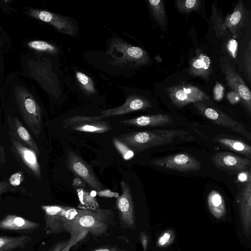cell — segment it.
<instances>
[{
	"label": "cell",
	"instance_id": "6da1fadb",
	"mask_svg": "<svg viewBox=\"0 0 251 251\" xmlns=\"http://www.w3.org/2000/svg\"><path fill=\"white\" fill-rule=\"evenodd\" d=\"M114 217V212L111 209H78L69 241L75 246L83 240L88 234L95 238L104 235Z\"/></svg>",
	"mask_w": 251,
	"mask_h": 251
},
{
	"label": "cell",
	"instance_id": "7a4b0ae2",
	"mask_svg": "<svg viewBox=\"0 0 251 251\" xmlns=\"http://www.w3.org/2000/svg\"><path fill=\"white\" fill-rule=\"evenodd\" d=\"M188 134L183 130L155 129L138 131L120 134L117 137L134 152H140L173 142Z\"/></svg>",
	"mask_w": 251,
	"mask_h": 251
},
{
	"label": "cell",
	"instance_id": "3957f363",
	"mask_svg": "<svg viewBox=\"0 0 251 251\" xmlns=\"http://www.w3.org/2000/svg\"><path fill=\"white\" fill-rule=\"evenodd\" d=\"M106 55L110 58L109 62L111 64L123 67L137 68L149 64L151 61L145 50L118 38L112 39Z\"/></svg>",
	"mask_w": 251,
	"mask_h": 251
},
{
	"label": "cell",
	"instance_id": "277c9868",
	"mask_svg": "<svg viewBox=\"0 0 251 251\" xmlns=\"http://www.w3.org/2000/svg\"><path fill=\"white\" fill-rule=\"evenodd\" d=\"M15 96L25 125L33 135L39 138L42 123V110L40 105L32 95L24 87H17Z\"/></svg>",
	"mask_w": 251,
	"mask_h": 251
},
{
	"label": "cell",
	"instance_id": "5b68a950",
	"mask_svg": "<svg viewBox=\"0 0 251 251\" xmlns=\"http://www.w3.org/2000/svg\"><path fill=\"white\" fill-rule=\"evenodd\" d=\"M166 92L172 103L179 108L191 103L210 100L202 89L189 83H180L171 86L166 88Z\"/></svg>",
	"mask_w": 251,
	"mask_h": 251
},
{
	"label": "cell",
	"instance_id": "8992f818",
	"mask_svg": "<svg viewBox=\"0 0 251 251\" xmlns=\"http://www.w3.org/2000/svg\"><path fill=\"white\" fill-rule=\"evenodd\" d=\"M220 66L225 75L226 85L240 98L247 112L251 115V92L234 66L226 58H220Z\"/></svg>",
	"mask_w": 251,
	"mask_h": 251
},
{
	"label": "cell",
	"instance_id": "52a82bcc",
	"mask_svg": "<svg viewBox=\"0 0 251 251\" xmlns=\"http://www.w3.org/2000/svg\"><path fill=\"white\" fill-rule=\"evenodd\" d=\"M198 112L202 116L214 124L229 128L249 140H251V134L241 123L234 120L220 110L206 105L204 102L194 103Z\"/></svg>",
	"mask_w": 251,
	"mask_h": 251
},
{
	"label": "cell",
	"instance_id": "ba28073f",
	"mask_svg": "<svg viewBox=\"0 0 251 251\" xmlns=\"http://www.w3.org/2000/svg\"><path fill=\"white\" fill-rule=\"evenodd\" d=\"M67 153L66 164L72 173L97 192L104 189L90 166L79 156L70 150Z\"/></svg>",
	"mask_w": 251,
	"mask_h": 251
},
{
	"label": "cell",
	"instance_id": "9c48e42d",
	"mask_svg": "<svg viewBox=\"0 0 251 251\" xmlns=\"http://www.w3.org/2000/svg\"><path fill=\"white\" fill-rule=\"evenodd\" d=\"M41 208L44 213V231L47 234L69 233V226L66 214V206L42 205Z\"/></svg>",
	"mask_w": 251,
	"mask_h": 251
},
{
	"label": "cell",
	"instance_id": "30bf717a",
	"mask_svg": "<svg viewBox=\"0 0 251 251\" xmlns=\"http://www.w3.org/2000/svg\"><path fill=\"white\" fill-rule=\"evenodd\" d=\"M121 186L122 193L116 199L115 205L121 226L125 229H135L136 218L130 189L125 181H121Z\"/></svg>",
	"mask_w": 251,
	"mask_h": 251
},
{
	"label": "cell",
	"instance_id": "8fae6325",
	"mask_svg": "<svg viewBox=\"0 0 251 251\" xmlns=\"http://www.w3.org/2000/svg\"><path fill=\"white\" fill-rule=\"evenodd\" d=\"M151 163L159 167L179 172H188L199 170L201 164L187 153H179L152 160Z\"/></svg>",
	"mask_w": 251,
	"mask_h": 251
},
{
	"label": "cell",
	"instance_id": "7c38bea8",
	"mask_svg": "<svg viewBox=\"0 0 251 251\" xmlns=\"http://www.w3.org/2000/svg\"><path fill=\"white\" fill-rule=\"evenodd\" d=\"M10 140L11 151L22 167L29 175L40 179L42 177L41 168L37 153L12 137Z\"/></svg>",
	"mask_w": 251,
	"mask_h": 251
},
{
	"label": "cell",
	"instance_id": "4fadbf2b",
	"mask_svg": "<svg viewBox=\"0 0 251 251\" xmlns=\"http://www.w3.org/2000/svg\"><path fill=\"white\" fill-rule=\"evenodd\" d=\"M28 15L37 20L52 25L59 32L71 36H74L76 31L73 22L67 17L42 10L30 8Z\"/></svg>",
	"mask_w": 251,
	"mask_h": 251
},
{
	"label": "cell",
	"instance_id": "5bb4252c",
	"mask_svg": "<svg viewBox=\"0 0 251 251\" xmlns=\"http://www.w3.org/2000/svg\"><path fill=\"white\" fill-rule=\"evenodd\" d=\"M152 107L151 102L146 98L137 95H130L121 106L101 111L100 117L103 118L128 114L138 110H146Z\"/></svg>",
	"mask_w": 251,
	"mask_h": 251
},
{
	"label": "cell",
	"instance_id": "9a60e30c",
	"mask_svg": "<svg viewBox=\"0 0 251 251\" xmlns=\"http://www.w3.org/2000/svg\"><path fill=\"white\" fill-rule=\"evenodd\" d=\"M210 160L217 167L233 171L247 170L251 163L248 158L226 151L214 153L211 156Z\"/></svg>",
	"mask_w": 251,
	"mask_h": 251
},
{
	"label": "cell",
	"instance_id": "2e32d148",
	"mask_svg": "<svg viewBox=\"0 0 251 251\" xmlns=\"http://www.w3.org/2000/svg\"><path fill=\"white\" fill-rule=\"evenodd\" d=\"M237 201L243 231L249 237L251 233V176L240 192Z\"/></svg>",
	"mask_w": 251,
	"mask_h": 251
},
{
	"label": "cell",
	"instance_id": "e0dca14e",
	"mask_svg": "<svg viewBox=\"0 0 251 251\" xmlns=\"http://www.w3.org/2000/svg\"><path fill=\"white\" fill-rule=\"evenodd\" d=\"M7 122L11 137L34 151L38 155H40V151L36 142L21 121L17 117L9 115Z\"/></svg>",
	"mask_w": 251,
	"mask_h": 251
},
{
	"label": "cell",
	"instance_id": "ac0fdd59",
	"mask_svg": "<svg viewBox=\"0 0 251 251\" xmlns=\"http://www.w3.org/2000/svg\"><path fill=\"white\" fill-rule=\"evenodd\" d=\"M124 125L139 127H156L169 125L174 123L172 119L167 114H157L143 115L132 119L120 120Z\"/></svg>",
	"mask_w": 251,
	"mask_h": 251
},
{
	"label": "cell",
	"instance_id": "d6986e66",
	"mask_svg": "<svg viewBox=\"0 0 251 251\" xmlns=\"http://www.w3.org/2000/svg\"><path fill=\"white\" fill-rule=\"evenodd\" d=\"M188 74L193 76H199L209 80L212 73V66L210 58L205 53L197 51L196 55L190 61Z\"/></svg>",
	"mask_w": 251,
	"mask_h": 251
},
{
	"label": "cell",
	"instance_id": "ffe728a7",
	"mask_svg": "<svg viewBox=\"0 0 251 251\" xmlns=\"http://www.w3.org/2000/svg\"><path fill=\"white\" fill-rule=\"evenodd\" d=\"M40 227L38 223L13 214L7 215L0 221V229L18 231L36 230Z\"/></svg>",
	"mask_w": 251,
	"mask_h": 251
},
{
	"label": "cell",
	"instance_id": "44dd1931",
	"mask_svg": "<svg viewBox=\"0 0 251 251\" xmlns=\"http://www.w3.org/2000/svg\"><path fill=\"white\" fill-rule=\"evenodd\" d=\"M245 7L241 0L235 5L232 13L227 15L224 21V25L231 33L235 36L237 31L243 24L245 18Z\"/></svg>",
	"mask_w": 251,
	"mask_h": 251
},
{
	"label": "cell",
	"instance_id": "7402d4cb",
	"mask_svg": "<svg viewBox=\"0 0 251 251\" xmlns=\"http://www.w3.org/2000/svg\"><path fill=\"white\" fill-rule=\"evenodd\" d=\"M208 209L215 218L220 219L226 213V208L224 197L217 191H211L207 198Z\"/></svg>",
	"mask_w": 251,
	"mask_h": 251
},
{
	"label": "cell",
	"instance_id": "603a6c76",
	"mask_svg": "<svg viewBox=\"0 0 251 251\" xmlns=\"http://www.w3.org/2000/svg\"><path fill=\"white\" fill-rule=\"evenodd\" d=\"M67 128L81 132L101 133L107 132L111 127L107 122L100 120L72 125Z\"/></svg>",
	"mask_w": 251,
	"mask_h": 251
},
{
	"label": "cell",
	"instance_id": "cb8c5ba5",
	"mask_svg": "<svg viewBox=\"0 0 251 251\" xmlns=\"http://www.w3.org/2000/svg\"><path fill=\"white\" fill-rule=\"evenodd\" d=\"M31 241V237L26 235L17 237L0 236V251H12L16 249H24Z\"/></svg>",
	"mask_w": 251,
	"mask_h": 251
},
{
	"label": "cell",
	"instance_id": "d4e9b609",
	"mask_svg": "<svg viewBox=\"0 0 251 251\" xmlns=\"http://www.w3.org/2000/svg\"><path fill=\"white\" fill-rule=\"evenodd\" d=\"M147 2L154 19L160 27L166 30L167 19L164 1L162 0H149Z\"/></svg>",
	"mask_w": 251,
	"mask_h": 251
},
{
	"label": "cell",
	"instance_id": "484cf974",
	"mask_svg": "<svg viewBox=\"0 0 251 251\" xmlns=\"http://www.w3.org/2000/svg\"><path fill=\"white\" fill-rule=\"evenodd\" d=\"M219 144L240 154L251 158V147L241 141L226 138H219L215 139Z\"/></svg>",
	"mask_w": 251,
	"mask_h": 251
},
{
	"label": "cell",
	"instance_id": "4316f807",
	"mask_svg": "<svg viewBox=\"0 0 251 251\" xmlns=\"http://www.w3.org/2000/svg\"><path fill=\"white\" fill-rule=\"evenodd\" d=\"M79 204L78 207L79 209L86 210H97L99 209V205L95 197L83 189L79 188L76 190Z\"/></svg>",
	"mask_w": 251,
	"mask_h": 251
},
{
	"label": "cell",
	"instance_id": "83f0119b",
	"mask_svg": "<svg viewBox=\"0 0 251 251\" xmlns=\"http://www.w3.org/2000/svg\"><path fill=\"white\" fill-rule=\"evenodd\" d=\"M29 49L38 52L55 54L58 50L56 46L49 42L41 40H32L27 42Z\"/></svg>",
	"mask_w": 251,
	"mask_h": 251
},
{
	"label": "cell",
	"instance_id": "f1b7e54d",
	"mask_svg": "<svg viewBox=\"0 0 251 251\" xmlns=\"http://www.w3.org/2000/svg\"><path fill=\"white\" fill-rule=\"evenodd\" d=\"M211 22L217 36H223L226 28L224 25V21L219 13L216 4L215 3H213L212 6Z\"/></svg>",
	"mask_w": 251,
	"mask_h": 251
},
{
	"label": "cell",
	"instance_id": "f546056e",
	"mask_svg": "<svg viewBox=\"0 0 251 251\" xmlns=\"http://www.w3.org/2000/svg\"><path fill=\"white\" fill-rule=\"evenodd\" d=\"M175 6L179 12L189 13L193 11H198L201 7L200 0H177L175 2Z\"/></svg>",
	"mask_w": 251,
	"mask_h": 251
},
{
	"label": "cell",
	"instance_id": "4dcf8cb0",
	"mask_svg": "<svg viewBox=\"0 0 251 251\" xmlns=\"http://www.w3.org/2000/svg\"><path fill=\"white\" fill-rule=\"evenodd\" d=\"M76 77L81 89L87 95L95 93L96 89L92 79L86 74L81 72H76Z\"/></svg>",
	"mask_w": 251,
	"mask_h": 251
},
{
	"label": "cell",
	"instance_id": "1f68e13d",
	"mask_svg": "<svg viewBox=\"0 0 251 251\" xmlns=\"http://www.w3.org/2000/svg\"><path fill=\"white\" fill-rule=\"evenodd\" d=\"M112 141L115 148L124 159L127 160L134 156V152L117 137H113Z\"/></svg>",
	"mask_w": 251,
	"mask_h": 251
},
{
	"label": "cell",
	"instance_id": "d6a6232c",
	"mask_svg": "<svg viewBox=\"0 0 251 251\" xmlns=\"http://www.w3.org/2000/svg\"><path fill=\"white\" fill-rule=\"evenodd\" d=\"M175 233L173 230L169 229L163 232L158 238L156 245L159 248H166L173 242Z\"/></svg>",
	"mask_w": 251,
	"mask_h": 251
},
{
	"label": "cell",
	"instance_id": "836d02e7",
	"mask_svg": "<svg viewBox=\"0 0 251 251\" xmlns=\"http://www.w3.org/2000/svg\"><path fill=\"white\" fill-rule=\"evenodd\" d=\"M244 66L250 83L251 82V41L249 40L248 45L243 55Z\"/></svg>",
	"mask_w": 251,
	"mask_h": 251
},
{
	"label": "cell",
	"instance_id": "e575fe53",
	"mask_svg": "<svg viewBox=\"0 0 251 251\" xmlns=\"http://www.w3.org/2000/svg\"><path fill=\"white\" fill-rule=\"evenodd\" d=\"M238 43L234 39L229 40L226 44V49L228 52L233 58H236L238 50Z\"/></svg>",
	"mask_w": 251,
	"mask_h": 251
},
{
	"label": "cell",
	"instance_id": "d590c367",
	"mask_svg": "<svg viewBox=\"0 0 251 251\" xmlns=\"http://www.w3.org/2000/svg\"><path fill=\"white\" fill-rule=\"evenodd\" d=\"M224 95V88L221 84L217 82L213 89V96L215 100L220 101Z\"/></svg>",
	"mask_w": 251,
	"mask_h": 251
},
{
	"label": "cell",
	"instance_id": "8d00e7d4",
	"mask_svg": "<svg viewBox=\"0 0 251 251\" xmlns=\"http://www.w3.org/2000/svg\"><path fill=\"white\" fill-rule=\"evenodd\" d=\"M97 194L100 197L104 198H117L120 195L117 192H114L109 189H103L98 191Z\"/></svg>",
	"mask_w": 251,
	"mask_h": 251
},
{
	"label": "cell",
	"instance_id": "74e56055",
	"mask_svg": "<svg viewBox=\"0 0 251 251\" xmlns=\"http://www.w3.org/2000/svg\"><path fill=\"white\" fill-rule=\"evenodd\" d=\"M139 240L143 251H147L149 243V236L145 232H142L139 236Z\"/></svg>",
	"mask_w": 251,
	"mask_h": 251
},
{
	"label": "cell",
	"instance_id": "f35d334b",
	"mask_svg": "<svg viewBox=\"0 0 251 251\" xmlns=\"http://www.w3.org/2000/svg\"><path fill=\"white\" fill-rule=\"evenodd\" d=\"M68 240H64L56 243L48 251H61L66 246Z\"/></svg>",
	"mask_w": 251,
	"mask_h": 251
},
{
	"label": "cell",
	"instance_id": "ab89813d",
	"mask_svg": "<svg viewBox=\"0 0 251 251\" xmlns=\"http://www.w3.org/2000/svg\"><path fill=\"white\" fill-rule=\"evenodd\" d=\"M226 97L231 104H235L241 100L239 95L233 91L227 94Z\"/></svg>",
	"mask_w": 251,
	"mask_h": 251
},
{
	"label": "cell",
	"instance_id": "60d3db41",
	"mask_svg": "<svg viewBox=\"0 0 251 251\" xmlns=\"http://www.w3.org/2000/svg\"><path fill=\"white\" fill-rule=\"evenodd\" d=\"M72 185L74 187H79L84 189L87 188V185L83 180L78 177H76L73 180Z\"/></svg>",
	"mask_w": 251,
	"mask_h": 251
},
{
	"label": "cell",
	"instance_id": "b9f144b4",
	"mask_svg": "<svg viewBox=\"0 0 251 251\" xmlns=\"http://www.w3.org/2000/svg\"><path fill=\"white\" fill-rule=\"evenodd\" d=\"M91 251H126V250L119 248L117 246L105 247L104 248H98Z\"/></svg>",
	"mask_w": 251,
	"mask_h": 251
},
{
	"label": "cell",
	"instance_id": "7bdbcfd3",
	"mask_svg": "<svg viewBox=\"0 0 251 251\" xmlns=\"http://www.w3.org/2000/svg\"><path fill=\"white\" fill-rule=\"evenodd\" d=\"M10 189V183L7 180L0 181V197Z\"/></svg>",
	"mask_w": 251,
	"mask_h": 251
},
{
	"label": "cell",
	"instance_id": "ee69618b",
	"mask_svg": "<svg viewBox=\"0 0 251 251\" xmlns=\"http://www.w3.org/2000/svg\"><path fill=\"white\" fill-rule=\"evenodd\" d=\"M247 175H248V173L247 174L246 172L242 173L240 174L238 176L239 180L241 181H247L248 180L249 176H251V173H250L248 176H247Z\"/></svg>",
	"mask_w": 251,
	"mask_h": 251
},
{
	"label": "cell",
	"instance_id": "f6af8a7d",
	"mask_svg": "<svg viewBox=\"0 0 251 251\" xmlns=\"http://www.w3.org/2000/svg\"><path fill=\"white\" fill-rule=\"evenodd\" d=\"M74 245H73V243L70 242L69 241V239H68V242L66 245V246L65 247V248L61 251H69V250H70V249L73 247Z\"/></svg>",
	"mask_w": 251,
	"mask_h": 251
},
{
	"label": "cell",
	"instance_id": "bcb514c9",
	"mask_svg": "<svg viewBox=\"0 0 251 251\" xmlns=\"http://www.w3.org/2000/svg\"><path fill=\"white\" fill-rule=\"evenodd\" d=\"M1 42L0 41V45H1Z\"/></svg>",
	"mask_w": 251,
	"mask_h": 251
},
{
	"label": "cell",
	"instance_id": "7dc6e473",
	"mask_svg": "<svg viewBox=\"0 0 251 251\" xmlns=\"http://www.w3.org/2000/svg\"></svg>",
	"mask_w": 251,
	"mask_h": 251
}]
</instances>
